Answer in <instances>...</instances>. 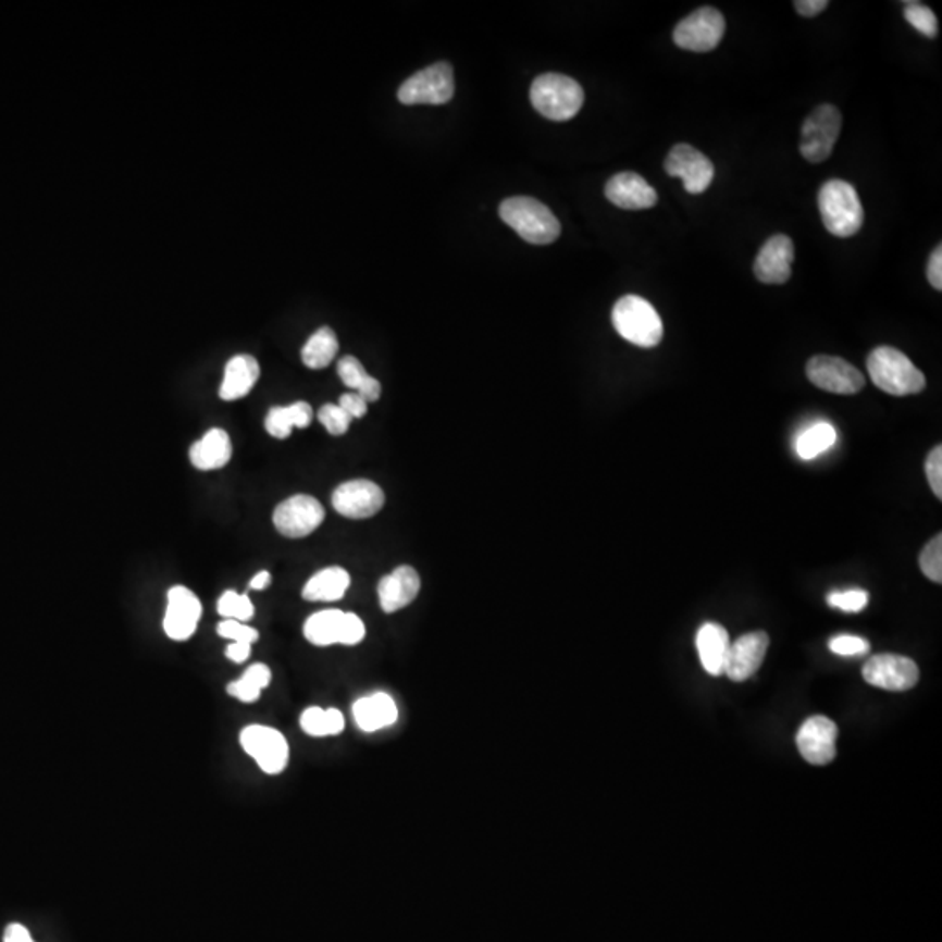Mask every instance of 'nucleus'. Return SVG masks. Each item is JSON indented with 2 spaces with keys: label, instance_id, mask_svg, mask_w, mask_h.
Here are the masks:
<instances>
[{
  "label": "nucleus",
  "instance_id": "obj_1",
  "mask_svg": "<svg viewBox=\"0 0 942 942\" xmlns=\"http://www.w3.org/2000/svg\"><path fill=\"white\" fill-rule=\"evenodd\" d=\"M868 372L878 389L894 397L916 395L927 386L924 372L903 351L892 346L872 349L868 357Z\"/></svg>",
  "mask_w": 942,
  "mask_h": 942
},
{
  "label": "nucleus",
  "instance_id": "obj_2",
  "mask_svg": "<svg viewBox=\"0 0 942 942\" xmlns=\"http://www.w3.org/2000/svg\"><path fill=\"white\" fill-rule=\"evenodd\" d=\"M819 210L826 230L838 238H851L864 224V208L854 185L845 181L826 182L820 187Z\"/></svg>",
  "mask_w": 942,
  "mask_h": 942
},
{
  "label": "nucleus",
  "instance_id": "obj_3",
  "mask_svg": "<svg viewBox=\"0 0 942 942\" xmlns=\"http://www.w3.org/2000/svg\"><path fill=\"white\" fill-rule=\"evenodd\" d=\"M499 216L520 238L533 245H550L560 236V222L550 208L528 196L505 199Z\"/></svg>",
  "mask_w": 942,
  "mask_h": 942
},
{
  "label": "nucleus",
  "instance_id": "obj_4",
  "mask_svg": "<svg viewBox=\"0 0 942 942\" xmlns=\"http://www.w3.org/2000/svg\"><path fill=\"white\" fill-rule=\"evenodd\" d=\"M531 102L546 120L569 121L582 109L585 92L573 77L543 74L531 86Z\"/></svg>",
  "mask_w": 942,
  "mask_h": 942
},
{
  "label": "nucleus",
  "instance_id": "obj_5",
  "mask_svg": "<svg viewBox=\"0 0 942 942\" xmlns=\"http://www.w3.org/2000/svg\"><path fill=\"white\" fill-rule=\"evenodd\" d=\"M611 320L615 331L639 348H655L664 337L660 314L643 297H621L612 308Z\"/></svg>",
  "mask_w": 942,
  "mask_h": 942
},
{
  "label": "nucleus",
  "instance_id": "obj_6",
  "mask_svg": "<svg viewBox=\"0 0 942 942\" xmlns=\"http://www.w3.org/2000/svg\"><path fill=\"white\" fill-rule=\"evenodd\" d=\"M365 623L355 612L325 609L314 612L305 623V637L314 646H357L365 639Z\"/></svg>",
  "mask_w": 942,
  "mask_h": 942
},
{
  "label": "nucleus",
  "instance_id": "obj_7",
  "mask_svg": "<svg viewBox=\"0 0 942 942\" xmlns=\"http://www.w3.org/2000/svg\"><path fill=\"white\" fill-rule=\"evenodd\" d=\"M841 123H843L841 112L831 103L817 107L806 117L802 128L800 152L808 163L819 164L828 161L840 138Z\"/></svg>",
  "mask_w": 942,
  "mask_h": 942
},
{
  "label": "nucleus",
  "instance_id": "obj_8",
  "mask_svg": "<svg viewBox=\"0 0 942 942\" xmlns=\"http://www.w3.org/2000/svg\"><path fill=\"white\" fill-rule=\"evenodd\" d=\"M239 744L268 776H280L288 767L290 745L276 728L250 724L241 731Z\"/></svg>",
  "mask_w": 942,
  "mask_h": 942
},
{
  "label": "nucleus",
  "instance_id": "obj_9",
  "mask_svg": "<svg viewBox=\"0 0 942 942\" xmlns=\"http://www.w3.org/2000/svg\"><path fill=\"white\" fill-rule=\"evenodd\" d=\"M454 97V71L449 63L441 62L410 75L398 89L404 106H442Z\"/></svg>",
  "mask_w": 942,
  "mask_h": 942
},
{
  "label": "nucleus",
  "instance_id": "obj_10",
  "mask_svg": "<svg viewBox=\"0 0 942 942\" xmlns=\"http://www.w3.org/2000/svg\"><path fill=\"white\" fill-rule=\"evenodd\" d=\"M724 32H727V22L721 11L701 8L679 22L674 30V42L684 51L709 53L718 48Z\"/></svg>",
  "mask_w": 942,
  "mask_h": 942
},
{
  "label": "nucleus",
  "instance_id": "obj_11",
  "mask_svg": "<svg viewBox=\"0 0 942 942\" xmlns=\"http://www.w3.org/2000/svg\"><path fill=\"white\" fill-rule=\"evenodd\" d=\"M806 377L817 388L836 395H855L864 388V375L857 367L840 357L817 355L806 363Z\"/></svg>",
  "mask_w": 942,
  "mask_h": 942
},
{
  "label": "nucleus",
  "instance_id": "obj_12",
  "mask_svg": "<svg viewBox=\"0 0 942 942\" xmlns=\"http://www.w3.org/2000/svg\"><path fill=\"white\" fill-rule=\"evenodd\" d=\"M863 678L866 683L881 687L887 692H907L916 686L920 679V670L915 660L907 656L875 655L863 667Z\"/></svg>",
  "mask_w": 942,
  "mask_h": 942
},
{
  "label": "nucleus",
  "instance_id": "obj_13",
  "mask_svg": "<svg viewBox=\"0 0 942 942\" xmlns=\"http://www.w3.org/2000/svg\"><path fill=\"white\" fill-rule=\"evenodd\" d=\"M325 519L322 503L308 494H297L277 505L273 513L274 528L287 537H306L314 533Z\"/></svg>",
  "mask_w": 942,
  "mask_h": 942
},
{
  "label": "nucleus",
  "instance_id": "obj_14",
  "mask_svg": "<svg viewBox=\"0 0 942 942\" xmlns=\"http://www.w3.org/2000/svg\"><path fill=\"white\" fill-rule=\"evenodd\" d=\"M666 172L681 178L690 195H702L714 181L712 161L690 144L672 147L666 159Z\"/></svg>",
  "mask_w": 942,
  "mask_h": 942
},
{
  "label": "nucleus",
  "instance_id": "obj_15",
  "mask_svg": "<svg viewBox=\"0 0 942 942\" xmlns=\"http://www.w3.org/2000/svg\"><path fill=\"white\" fill-rule=\"evenodd\" d=\"M203 608L198 595L187 586H173L168 592L166 615H164V632L172 641H187L195 635Z\"/></svg>",
  "mask_w": 942,
  "mask_h": 942
},
{
  "label": "nucleus",
  "instance_id": "obj_16",
  "mask_svg": "<svg viewBox=\"0 0 942 942\" xmlns=\"http://www.w3.org/2000/svg\"><path fill=\"white\" fill-rule=\"evenodd\" d=\"M838 727L826 716L806 719L797 731L796 744L805 761L823 767L836 758Z\"/></svg>",
  "mask_w": 942,
  "mask_h": 942
},
{
  "label": "nucleus",
  "instance_id": "obj_17",
  "mask_svg": "<svg viewBox=\"0 0 942 942\" xmlns=\"http://www.w3.org/2000/svg\"><path fill=\"white\" fill-rule=\"evenodd\" d=\"M332 505L339 516L348 519H369L384 507V493L370 481H349L332 494Z\"/></svg>",
  "mask_w": 942,
  "mask_h": 942
},
{
  "label": "nucleus",
  "instance_id": "obj_18",
  "mask_svg": "<svg viewBox=\"0 0 942 942\" xmlns=\"http://www.w3.org/2000/svg\"><path fill=\"white\" fill-rule=\"evenodd\" d=\"M768 646H770V637L767 632H748L736 639L735 643L730 644L728 649L727 664H724V672L731 681L735 683H744L748 678H753L761 667L765 656H767Z\"/></svg>",
  "mask_w": 942,
  "mask_h": 942
},
{
  "label": "nucleus",
  "instance_id": "obj_19",
  "mask_svg": "<svg viewBox=\"0 0 942 942\" xmlns=\"http://www.w3.org/2000/svg\"><path fill=\"white\" fill-rule=\"evenodd\" d=\"M794 241L785 234L768 239L754 262V274L767 285H784L793 274Z\"/></svg>",
  "mask_w": 942,
  "mask_h": 942
},
{
  "label": "nucleus",
  "instance_id": "obj_20",
  "mask_svg": "<svg viewBox=\"0 0 942 942\" xmlns=\"http://www.w3.org/2000/svg\"><path fill=\"white\" fill-rule=\"evenodd\" d=\"M606 198L623 210H647L658 203V195L652 185L632 172L611 176L606 184Z\"/></svg>",
  "mask_w": 942,
  "mask_h": 942
},
{
  "label": "nucleus",
  "instance_id": "obj_21",
  "mask_svg": "<svg viewBox=\"0 0 942 942\" xmlns=\"http://www.w3.org/2000/svg\"><path fill=\"white\" fill-rule=\"evenodd\" d=\"M421 591V578L410 566H400L384 577L377 586L380 604L384 612H395L409 606Z\"/></svg>",
  "mask_w": 942,
  "mask_h": 942
},
{
  "label": "nucleus",
  "instance_id": "obj_22",
  "mask_svg": "<svg viewBox=\"0 0 942 942\" xmlns=\"http://www.w3.org/2000/svg\"><path fill=\"white\" fill-rule=\"evenodd\" d=\"M352 719L361 731L374 733L397 722L398 707L388 693H374L352 704Z\"/></svg>",
  "mask_w": 942,
  "mask_h": 942
},
{
  "label": "nucleus",
  "instance_id": "obj_23",
  "mask_svg": "<svg viewBox=\"0 0 942 942\" xmlns=\"http://www.w3.org/2000/svg\"><path fill=\"white\" fill-rule=\"evenodd\" d=\"M696 652L701 656L702 667L710 675H721L727 664L728 649H730V635L724 627L719 623H704L696 632Z\"/></svg>",
  "mask_w": 942,
  "mask_h": 942
},
{
  "label": "nucleus",
  "instance_id": "obj_24",
  "mask_svg": "<svg viewBox=\"0 0 942 942\" xmlns=\"http://www.w3.org/2000/svg\"><path fill=\"white\" fill-rule=\"evenodd\" d=\"M259 377L260 367L256 358L250 355L231 358L224 370V381L221 386L222 400L234 401L247 397Z\"/></svg>",
  "mask_w": 942,
  "mask_h": 942
},
{
  "label": "nucleus",
  "instance_id": "obj_25",
  "mask_svg": "<svg viewBox=\"0 0 942 942\" xmlns=\"http://www.w3.org/2000/svg\"><path fill=\"white\" fill-rule=\"evenodd\" d=\"M190 462L198 470L210 471L224 468L233 458L230 435L221 427H213L201 441L190 447Z\"/></svg>",
  "mask_w": 942,
  "mask_h": 942
},
{
  "label": "nucleus",
  "instance_id": "obj_26",
  "mask_svg": "<svg viewBox=\"0 0 942 942\" xmlns=\"http://www.w3.org/2000/svg\"><path fill=\"white\" fill-rule=\"evenodd\" d=\"M349 585H351V578L346 569L337 566L325 568L306 583L302 597L311 603H334L343 599Z\"/></svg>",
  "mask_w": 942,
  "mask_h": 942
},
{
  "label": "nucleus",
  "instance_id": "obj_27",
  "mask_svg": "<svg viewBox=\"0 0 942 942\" xmlns=\"http://www.w3.org/2000/svg\"><path fill=\"white\" fill-rule=\"evenodd\" d=\"M313 416V407L306 401H296L288 407H273L265 418V430L277 441H285L290 436L292 427H308Z\"/></svg>",
  "mask_w": 942,
  "mask_h": 942
},
{
  "label": "nucleus",
  "instance_id": "obj_28",
  "mask_svg": "<svg viewBox=\"0 0 942 942\" xmlns=\"http://www.w3.org/2000/svg\"><path fill=\"white\" fill-rule=\"evenodd\" d=\"M337 374L348 388L355 389L367 404L377 401L381 397V383L367 374L360 360L355 357L340 358Z\"/></svg>",
  "mask_w": 942,
  "mask_h": 942
},
{
  "label": "nucleus",
  "instance_id": "obj_29",
  "mask_svg": "<svg viewBox=\"0 0 942 942\" xmlns=\"http://www.w3.org/2000/svg\"><path fill=\"white\" fill-rule=\"evenodd\" d=\"M339 351L337 335L329 326H323L309 337L302 348V361L309 369L320 370L331 365L335 355Z\"/></svg>",
  "mask_w": 942,
  "mask_h": 942
},
{
  "label": "nucleus",
  "instance_id": "obj_30",
  "mask_svg": "<svg viewBox=\"0 0 942 942\" xmlns=\"http://www.w3.org/2000/svg\"><path fill=\"white\" fill-rule=\"evenodd\" d=\"M346 721L339 709H322V707H309L300 716V728L306 735L334 736L343 733Z\"/></svg>",
  "mask_w": 942,
  "mask_h": 942
},
{
  "label": "nucleus",
  "instance_id": "obj_31",
  "mask_svg": "<svg viewBox=\"0 0 942 942\" xmlns=\"http://www.w3.org/2000/svg\"><path fill=\"white\" fill-rule=\"evenodd\" d=\"M271 669L264 664H253L245 670V674L227 686V693L245 704H253L271 683Z\"/></svg>",
  "mask_w": 942,
  "mask_h": 942
},
{
  "label": "nucleus",
  "instance_id": "obj_32",
  "mask_svg": "<svg viewBox=\"0 0 942 942\" xmlns=\"http://www.w3.org/2000/svg\"><path fill=\"white\" fill-rule=\"evenodd\" d=\"M836 438L838 433L832 424L817 423L806 427L805 432L797 436L794 449L800 458L810 461L831 449L832 445L836 444Z\"/></svg>",
  "mask_w": 942,
  "mask_h": 942
},
{
  "label": "nucleus",
  "instance_id": "obj_33",
  "mask_svg": "<svg viewBox=\"0 0 942 942\" xmlns=\"http://www.w3.org/2000/svg\"><path fill=\"white\" fill-rule=\"evenodd\" d=\"M216 611H219L221 617H224V620H236L247 623V621L253 618L256 608H253V604H251L248 595L238 594L236 591H225L221 595L219 604H216Z\"/></svg>",
  "mask_w": 942,
  "mask_h": 942
},
{
  "label": "nucleus",
  "instance_id": "obj_34",
  "mask_svg": "<svg viewBox=\"0 0 942 942\" xmlns=\"http://www.w3.org/2000/svg\"><path fill=\"white\" fill-rule=\"evenodd\" d=\"M904 5H906L904 8V18H906V22L920 32V34H924L925 37L935 39L938 37L939 25L933 11L927 8V5L921 4V2H906Z\"/></svg>",
  "mask_w": 942,
  "mask_h": 942
},
{
  "label": "nucleus",
  "instance_id": "obj_35",
  "mask_svg": "<svg viewBox=\"0 0 942 942\" xmlns=\"http://www.w3.org/2000/svg\"><path fill=\"white\" fill-rule=\"evenodd\" d=\"M920 569L930 582L942 583V534H935L920 554Z\"/></svg>",
  "mask_w": 942,
  "mask_h": 942
},
{
  "label": "nucleus",
  "instance_id": "obj_36",
  "mask_svg": "<svg viewBox=\"0 0 942 942\" xmlns=\"http://www.w3.org/2000/svg\"><path fill=\"white\" fill-rule=\"evenodd\" d=\"M869 603L868 592L854 591L832 592L828 595V604L831 608L841 609L845 612H860Z\"/></svg>",
  "mask_w": 942,
  "mask_h": 942
},
{
  "label": "nucleus",
  "instance_id": "obj_37",
  "mask_svg": "<svg viewBox=\"0 0 942 942\" xmlns=\"http://www.w3.org/2000/svg\"><path fill=\"white\" fill-rule=\"evenodd\" d=\"M318 421L325 426L326 432L331 435L339 436L348 432L352 419L339 406L326 404L318 410Z\"/></svg>",
  "mask_w": 942,
  "mask_h": 942
},
{
  "label": "nucleus",
  "instance_id": "obj_38",
  "mask_svg": "<svg viewBox=\"0 0 942 942\" xmlns=\"http://www.w3.org/2000/svg\"><path fill=\"white\" fill-rule=\"evenodd\" d=\"M216 632L221 637L227 639L231 643H247L253 644L259 641V632L253 627H248L247 623L236 620H224L216 627Z\"/></svg>",
  "mask_w": 942,
  "mask_h": 942
},
{
  "label": "nucleus",
  "instance_id": "obj_39",
  "mask_svg": "<svg viewBox=\"0 0 942 942\" xmlns=\"http://www.w3.org/2000/svg\"><path fill=\"white\" fill-rule=\"evenodd\" d=\"M829 649L838 656H863L869 652V643L859 635H836L829 641Z\"/></svg>",
  "mask_w": 942,
  "mask_h": 942
},
{
  "label": "nucleus",
  "instance_id": "obj_40",
  "mask_svg": "<svg viewBox=\"0 0 942 942\" xmlns=\"http://www.w3.org/2000/svg\"><path fill=\"white\" fill-rule=\"evenodd\" d=\"M925 473L929 479L930 489L935 494V498L942 499V447H933L930 450L929 458L925 461Z\"/></svg>",
  "mask_w": 942,
  "mask_h": 942
},
{
  "label": "nucleus",
  "instance_id": "obj_41",
  "mask_svg": "<svg viewBox=\"0 0 942 942\" xmlns=\"http://www.w3.org/2000/svg\"><path fill=\"white\" fill-rule=\"evenodd\" d=\"M337 406L346 412L351 419H360L367 414V404L363 398L358 395V393H346L343 397L339 398V404Z\"/></svg>",
  "mask_w": 942,
  "mask_h": 942
},
{
  "label": "nucleus",
  "instance_id": "obj_42",
  "mask_svg": "<svg viewBox=\"0 0 942 942\" xmlns=\"http://www.w3.org/2000/svg\"><path fill=\"white\" fill-rule=\"evenodd\" d=\"M927 276H929L930 285L935 290H942V248L938 247L930 256L929 268H927Z\"/></svg>",
  "mask_w": 942,
  "mask_h": 942
},
{
  "label": "nucleus",
  "instance_id": "obj_43",
  "mask_svg": "<svg viewBox=\"0 0 942 942\" xmlns=\"http://www.w3.org/2000/svg\"><path fill=\"white\" fill-rule=\"evenodd\" d=\"M828 0H797L794 2V10L805 16V18H814L817 14L822 13L828 8Z\"/></svg>",
  "mask_w": 942,
  "mask_h": 942
},
{
  "label": "nucleus",
  "instance_id": "obj_44",
  "mask_svg": "<svg viewBox=\"0 0 942 942\" xmlns=\"http://www.w3.org/2000/svg\"><path fill=\"white\" fill-rule=\"evenodd\" d=\"M251 655V644L247 643H231L225 647V656L234 664H243L247 661Z\"/></svg>",
  "mask_w": 942,
  "mask_h": 942
},
{
  "label": "nucleus",
  "instance_id": "obj_45",
  "mask_svg": "<svg viewBox=\"0 0 942 942\" xmlns=\"http://www.w3.org/2000/svg\"><path fill=\"white\" fill-rule=\"evenodd\" d=\"M4 942H34L27 927L20 924H11L4 932Z\"/></svg>",
  "mask_w": 942,
  "mask_h": 942
},
{
  "label": "nucleus",
  "instance_id": "obj_46",
  "mask_svg": "<svg viewBox=\"0 0 942 942\" xmlns=\"http://www.w3.org/2000/svg\"><path fill=\"white\" fill-rule=\"evenodd\" d=\"M269 583H271L269 571H260V573L251 578L250 588L251 591H264V588H268Z\"/></svg>",
  "mask_w": 942,
  "mask_h": 942
}]
</instances>
